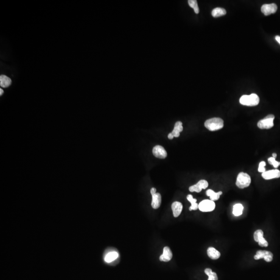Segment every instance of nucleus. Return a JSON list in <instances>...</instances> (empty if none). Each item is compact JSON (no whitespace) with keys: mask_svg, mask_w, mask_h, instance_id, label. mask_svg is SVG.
Returning a JSON list of instances; mask_svg holds the SVG:
<instances>
[{"mask_svg":"<svg viewBox=\"0 0 280 280\" xmlns=\"http://www.w3.org/2000/svg\"><path fill=\"white\" fill-rule=\"evenodd\" d=\"M204 126L211 131L218 130L224 127V121L222 118L218 117L210 118L205 121Z\"/></svg>","mask_w":280,"mask_h":280,"instance_id":"nucleus-1","label":"nucleus"},{"mask_svg":"<svg viewBox=\"0 0 280 280\" xmlns=\"http://www.w3.org/2000/svg\"><path fill=\"white\" fill-rule=\"evenodd\" d=\"M240 103L242 105L249 106L257 105L259 103V98L255 93H252L250 95H243L240 99Z\"/></svg>","mask_w":280,"mask_h":280,"instance_id":"nucleus-2","label":"nucleus"},{"mask_svg":"<svg viewBox=\"0 0 280 280\" xmlns=\"http://www.w3.org/2000/svg\"><path fill=\"white\" fill-rule=\"evenodd\" d=\"M251 183V178L249 174L244 172H240L236 179V186L239 188L243 189L249 187Z\"/></svg>","mask_w":280,"mask_h":280,"instance_id":"nucleus-3","label":"nucleus"},{"mask_svg":"<svg viewBox=\"0 0 280 280\" xmlns=\"http://www.w3.org/2000/svg\"><path fill=\"white\" fill-rule=\"evenodd\" d=\"M274 119V116L272 114L268 115L265 118L258 121L257 126L259 128L261 129H270L273 127Z\"/></svg>","mask_w":280,"mask_h":280,"instance_id":"nucleus-4","label":"nucleus"},{"mask_svg":"<svg viewBox=\"0 0 280 280\" xmlns=\"http://www.w3.org/2000/svg\"><path fill=\"white\" fill-rule=\"evenodd\" d=\"M215 208V203L211 200H204L199 204V209L201 211L211 212Z\"/></svg>","mask_w":280,"mask_h":280,"instance_id":"nucleus-5","label":"nucleus"},{"mask_svg":"<svg viewBox=\"0 0 280 280\" xmlns=\"http://www.w3.org/2000/svg\"><path fill=\"white\" fill-rule=\"evenodd\" d=\"M273 255L271 252L267 250H259L256 252V255L254 256L255 260L260 259L264 258L267 262H271L273 259Z\"/></svg>","mask_w":280,"mask_h":280,"instance_id":"nucleus-6","label":"nucleus"},{"mask_svg":"<svg viewBox=\"0 0 280 280\" xmlns=\"http://www.w3.org/2000/svg\"><path fill=\"white\" fill-rule=\"evenodd\" d=\"M254 239L256 242H258V244L261 247H267L268 246V243L264 237L263 230L260 229L256 230L254 234Z\"/></svg>","mask_w":280,"mask_h":280,"instance_id":"nucleus-7","label":"nucleus"},{"mask_svg":"<svg viewBox=\"0 0 280 280\" xmlns=\"http://www.w3.org/2000/svg\"><path fill=\"white\" fill-rule=\"evenodd\" d=\"M208 182L207 180H202L198 182L195 185L190 187L189 190L190 192L195 191L197 193H200L202 189H206L208 187Z\"/></svg>","mask_w":280,"mask_h":280,"instance_id":"nucleus-8","label":"nucleus"},{"mask_svg":"<svg viewBox=\"0 0 280 280\" xmlns=\"http://www.w3.org/2000/svg\"><path fill=\"white\" fill-rule=\"evenodd\" d=\"M278 6L274 3L264 4L261 6V12L265 16L270 15L271 14H274L277 12Z\"/></svg>","mask_w":280,"mask_h":280,"instance_id":"nucleus-9","label":"nucleus"},{"mask_svg":"<svg viewBox=\"0 0 280 280\" xmlns=\"http://www.w3.org/2000/svg\"><path fill=\"white\" fill-rule=\"evenodd\" d=\"M152 154L158 158L165 159L167 156V152L165 148L160 145H156L153 148Z\"/></svg>","mask_w":280,"mask_h":280,"instance_id":"nucleus-10","label":"nucleus"},{"mask_svg":"<svg viewBox=\"0 0 280 280\" xmlns=\"http://www.w3.org/2000/svg\"><path fill=\"white\" fill-rule=\"evenodd\" d=\"M262 176L265 180L279 178L280 177V171L278 169L266 171L262 173Z\"/></svg>","mask_w":280,"mask_h":280,"instance_id":"nucleus-11","label":"nucleus"},{"mask_svg":"<svg viewBox=\"0 0 280 280\" xmlns=\"http://www.w3.org/2000/svg\"><path fill=\"white\" fill-rule=\"evenodd\" d=\"M173 255L172 251L168 246L163 248V254L160 256V261L168 262L172 258Z\"/></svg>","mask_w":280,"mask_h":280,"instance_id":"nucleus-12","label":"nucleus"},{"mask_svg":"<svg viewBox=\"0 0 280 280\" xmlns=\"http://www.w3.org/2000/svg\"><path fill=\"white\" fill-rule=\"evenodd\" d=\"M171 208L172 210L173 215L175 217H177L182 212V210H183V205L180 202L175 201L172 204Z\"/></svg>","mask_w":280,"mask_h":280,"instance_id":"nucleus-13","label":"nucleus"},{"mask_svg":"<svg viewBox=\"0 0 280 280\" xmlns=\"http://www.w3.org/2000/svg\"><path fill=\"white\" fill-rule=\"evenodd\" d=\"M161 203V196L159 193H156L152 195V207L154 209H157L160 207Z\"/></svg>","mask_w":280,"mask_h":280,"instance_id":"nucleus-14","label":"nucleus"},{"mask_svg":"<svg viewBox=\"0 0 280 280\" xmlns=\"http://www.w3.org/2000/svg\"><path fill=\"white\" fill-rule=\"evenodd\" d=\"M207 254L208 256L212 259H217L221 256L220 252L214 247H208L207 250Z\"/></svg>","mask_w":280,"mask_h":280,"instance_id":"nucleus-15","label":"nucleus"},{"mask_svg":"<svg viewBox=\"0 0 280 280\" xmlns=\"http://www.w3.org/2000/svg\"><path fill=\"white\" fill-rule=\"evenodd\" d=\"M183 130V127L182 126V123L181 121H177L175 124L174 126V129L173 130L172 132H171L172 133L174 137L177 138L179 137L180 135V132H182Z\"/></svg>","mask_w":280,"mask_h":280,"instance_id":"nucleus-16","label":"nucleus"},{"mask_svg":"<svg viewBox=\"0 0 280 280\" xmlns=\"http://www.w3.org/2000/svg\"><path fill=\"white\" fill-rule=\"evenodd\" d=\"M118 253L115 251H112L109 252L107 254H106L105 256L104 257V260L107 263H110L112 261H114L118 258Z\"/></svg>","mask_w":280,"mask_h":280,"instance_id":"nucleus-17","label":"nucleus"},{"mask_svg":"<svg viewBox=\"0 0 280 280\" xmlns=\"http://www.w3.org/2000/svg\"><path fill=\"white\" fill-rule=\"evenodd\" d=\"M222 194V191H219L218 193H215V191L212 189H208L206 192L207 196L210 197L211 200L213 201L218 200L220 198V196L221 194Z\"/></svg>","mask_w":280,"mask_h":280,"instance_id":"nucleus-18","label":"nucleus"},{"mask_svg":"<svg viewBox=\"0 0 280 280\" xmlns=\"http://www.w3.org/2000/svg\"><path fill=\"white\" fill-rule=\"evenodd\" d=\"M12 83V80L7 76L2 75L0 76V85L3 88L9 87Z\"/></svg>","mask_w":280,"mask_h":280,"instance_id":"nucleus-19","label":"nucleus"},{"mask_svg":"<svg viewBox=\"0 0 280 280\" xmlns=\"http://www.w3.org/2000/svg\"><path fill=\"white\" fill-rule=\"evenodd\" d=\"M226 14V11L221 7L215 8L212 12V15L214 17H218L224 16Z\"/></svg>","mask_w":280,"mask_h":280,"instance_id":"nucleus-20","label":"nucleus"},{"mask_svg":"<svg viewBox=\"0 0 280 280\" xmlns=\"http://www.w3.org/2000/svg\"><path fill=\"white\" fill-rule=\"evenodd\" d=\"M187 199L191 203V205L189 208L190 211L197 210L199 208V204L197 203V199H194L191 194H188L187 196Z\"/></svg>","mask_w":280,"mask_h":280,"instance_id":"nucleus-21","label":"nucleus"},{"mask_svg":"<svg viewBox=\"0 0 280 280\" xmlns=\"http://www.w3.org/2000/svg\"><path fill=\"white\" fill-rule=\"evenodd\" d=\"M243 206L241 204L238 203L233 206V214L236 216L241 215L243 213Z\"/></svg>","mask_w":280,"mask_h":280,"instance_id":"nucleus-22","label":"nucleus"},{"mask_svg":"<svg viewBox=\"0 0 280 280\" xmlns=\"http://www.w3.org/2000/svg\"><path fill=\"white\" fill-rule=\"evenodd\" d=\"M204 272L208 277V280H218L217 275L216 273L213 272L211 269L209 268L205 269Z\"/></svg>","mask_w":280,"mask_h":280,"instance_id":"nucleus-23","label":"nucleus"},{"mask_svg":"<svg viewBox=\"0 0 280 280\" xmlns=\"http://www.w3.org/2000/svg\"><path fill=\"white\" fill-rule=\"evenodd\" d=\"M188 4L190 7L193 8L196 14H198L199 12V8L198 6L197 1L196 0H189L188 1Z\"/></svg>","mask_w":280,"mask_h":280,"instance_id":"nucleus-24","label":"nucleus"},{"mask_svg":"<svg viewBox=\"0 0 280 280\" xmlns=\"http://www.w3.org/2000/svg\"><path fill=\"white\" fill-rule=\"evenodd\" d=\"M268 160L269 163H270L271 165H273L275 168H277L279 166H280V162L277 161L275 160V159L273 157L269 158Z\"/></svg>","mask_w":280,"mask_h":280,"instance_id":"nucleus-25","label":"nucleus"},{"mask_svg":"<svg viewBox=\"0 0 280 280\" xmlns=\"http://www.w3.org/2000/svg\"><path fill=\"white\" fill-rule=\"evenodd\" d=\"M266 163L264 161H261L260 162L259 164V166H258V172L261 173H264L266 172V169L264 168V166H266Z\"/></svg>","mask_w":280,"mask_h":280,"instance_id":"nucleus-26","label":"nucleus"},{"mask_svg":"<svg viewBox=\"0 0 280 280\" xmlns=\"http://www.w3.org/2000/svg\"><path fill=\"white\" fill-rule=\"evenodd\" d=\"M156 189L155 188H152L151 189V194H152V196L153 195V194H155L156 193Z\"/></svg>","mask_w":280,"mask_h":280,"instance_id":"nucleus-27","label":"nucleus"},{"mask_svg":"<svg viewBox=\"0 0 280 280\" xmlns=\"http://www.w3.org/2000/svg\"><path fill=\"white\" fill-rule=\"evenodd\" d=\"M168 138L170 139V140H172V139L174 138V136H173V135L172 133H170L169 134H168Z\"/></svg>","mask_w":280,"mask_h":280,"instance_id":"nucleus-28","label":"nucleus"},{"mask_svg":"<svg viewBox=\"0 0 280 280\" xmlns=\"http://www.w3.org/2000/svg\"><path fill=\"white\" fill-rule=\"evenodd\" d=\"M275 40H277V42H278V43L280 44V36H279L277 35L275 36Z\"/></svg>","mask_w":280,"mask_h":280,"instance_id":"nucleus-29","label":"nucleus"},{"mask_svg":"<svg viewBox=\"0 0 280 280\" xmlns=\"http://www.w3.org/2000/svg\"><path fill=\"white\" fill-rule=\"evenodd\" d=\"M277 156V155L276 153H273V154H272V157H273L274 158H276Z\"/></svg>","mask_w":280,"mask_h":280,"instance_id":"nucleus-30","label":"nucleus"},{"mask_svg":"<svg viewBox=\"0 0 280 280\" xmlns=\"http://www.w3.org/2000/svg\"><path fill=\"white\" fill-rule=\"evenodd\" d=\"M3 92H4V91H3V90H2V89H0V95H1V96L3 95Z\"/></svg>","mask_w":280,"mask_h":280,"instance_id":"nucleus-31","label":"nucleus"}]
</instances>
